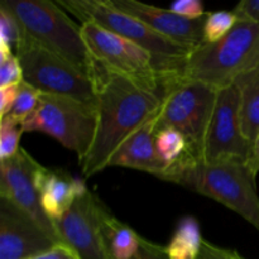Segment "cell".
I'll use <instances>...</instances> for the list:
<instances>
[{"label":"cell","instance_id":"obj_22","mask_svg":"<svg viewBox=\"0 0 259 259\" xmlns=\"http://www.w3.org/2000/svg\"><path fill=\"white\" fill-rule=\"evenodd\" d=\"M237 17L233 12L207 13L204 25V43H214L223 39L237 23Z\"/></svg>","mask_w":259,"mask_h":259},{"label":"cell","instance_id":"obj_24","mask_svg":"<svg viewBox=\"0 0 259 259\" xmlns=\"http://www.w3.org/2000/svg\"><path fill=\"white\" fill-rule=\"evenodd\" d=\"M22 35L23 29L17 18L9 12L7 7L0 4V42L7 43L12 50H17Z\"/></svg>","mask_w":259,"mask_h":259},{"label":"cell","instance_id":"obj_17","mask_svg":"<svg viewBox=\"0 0 259 259\" xmlns=\"http://www.w3.org/2000/svg\"><path fill=\"white\" fill-rule=\"evenodd\" d=\"M233 83L239 93V116L243 134L253 146L259 133V65L239 73Z\"/></svg>","mask_w":259,"mask_h":259},{"label":"cell","instance_id":"obj_30","mask_svg":"<svg viewBox=\"0 0 259 259\" xmlns=\"http://www.w3.org/2000/svg\"><path fill=\"white\" fill-rule=\"evenodd\" d=\"M29 259H78V257L65 244H56L47 252L40 253Z\"/></svg>","mask_w":259,"mask_h":259},{"label":"cell","instance_id":"obj_13","mask_svg":"<svg viewBox=\"0 0 259 259\" xmlns=\"http://www.w3.org/2000/svg\"><path fill=\"white\" fill-rule=\"evenodd\" d=\"M60 244L12 202L0 199V259H29Z\"/></svg>","mask_w":259,"mask_h":259},{"label":"cell","instance_id":"obj_2","mask_svg":"<svg viewBox=\"0 0 259 259\" xmlns=\"http://www.w3.org/2000/svg\"><path fill=\"white\" fill-rule=\"evenodd\" d=\"M255 175L247 164H175L159 179L215 200L247 220L259 232V195Z\"/></svg>","mask_w":259,"mask_h":259},{"label":"cell","instance_id":"obj_10","mask_svg":"<svg viewBox=\"0 0 259 259\" xmlns=\"http://www.w3.org/2000/svg\"><path fill=\"white\" fill-rule=\"evenodd\" d=\"M252 144L243 134L239 93L234 83L218 89L217 104L202 147L201 162L207 164H247Z\"/></svg>","mask_w":259,"mask_h":259},{"label":"cell","instance_id":"obj_5","mask_svg":"<svg viewBox=\"0 0 259 259\" xmlns=\"http://www.w3.org/2000/svg\"><path fill=\"white\" fill-rule=\"evenodd\" d=\"M259 65V24L237 20L223 39L202 43L187 56L176 78L197 81L215 89L233 83L239 73Z\"/></svg>","mask_w":259,"mask_h":259},{"label":"cell","instance_id":"obj_11","mask_svg":"<svg viewBox=\"0 0 259 259\" xmlns=\"http://www.w3.org/2000/svg\"><path fill=\"white\" fill-rule=\"evenodd\" d=\"M108 210L98 195L90 190L83 192L66 214L53 220L61 244L70 248L78 259H111L103 234Z\"/></svg>","mask_w":259,"mask_h":259},{"label":"cell","instance_id":"obj_7","mask_svg":"<svg viewBox=\"0 0 259 259\" xmlns=\"http://www.w3.org/2000/svg\"><path fill=\"white\" fill-rule=\"evenodd\" d=\"M23 71V81L42 94L66 96L96 105V89L93 77L50 52L23 32L15 50Z\"/></svg>","mask_w":259,"mask_h":259},{"label":"cell","instance_id":"obj_20","mask_svg":"<svg viewBox=\"0 0 259 259\" xmlns=\"http://www.w3.org/2000/svg\"><path fill=\"white\" fill-rule=\"evenodd\" d=\"M156 148L167 169L187 159L186 139L174 128H162L157 131Z\"/></svg>","mask_w":259,"mask_h":259},{"label":"cell","instance_id":"obj_28","mask_svg":"<svg viewBox=\"0 0 259 259\" xmlns=\"http://www.w3.org/2000/svg\"><path fill=\"white\" fill-rule=\"evenodd\" d=\"M233 13L238 20L259 24V0H243L238 3Z\"/></svg>","mask_w":259,"mask_h":259},{"label":"cell","instance_id":"obj_12","mask_svg":"<svg viewBox=\"0 0 259 259\" xmlns=\"http://www.w3.org/2000/svg\"><path fill=\"white\" fill-rule=\"evenodd\" d=\"M40 167L24 148H20L12 158L0 161V199L12 202L60 243L53 222L40 205L37 186V175Z\"/></svg>","mask_w":259,"mask_h":259},{"label":"cell","instance_id":"obj_32","mask_svg":"<svg viewBox=\"0 0 259 259\" xmlns=\"http://www.w3.org/2000/svg\"><path fill=\"white\" fill-rule=\"evenodd\" d=\"M247 166L249 167V169L255 175V176L259 174V133L257 138H255L254 143H253L252 153H250L249 161H248Z\"/></svg>","mask_w":259,"mask_h":259},{"label":"cell","instance_id":"obj_25","mask_svg":"<svg viewBox=\"0 0 259 259\" xmlns=\"http://www.w3.org/2000/svg\"><path fill=\"white\" fill-rule=\"evenodd\" d=\"M23 82V71L17 55L13 53L0 61V88Z\"/></svg>","mask_w":259,"mask_h":259},{"label":"cell","instance_id":"obj_31","mask_svg":"<svg viewBox=\"0 0 259 259\" xmlns=\"http://www.w3.org/2000/svg\"><path fill=\"white\" fill-rule=\"evenodd\" d=\"M199 259H229V254H228V249L204 240Z\"/></svg>","mask_w":259,"mask_h":259},{"label":"cell","instance_id":"obj_18","mask_svg":"<svg viewBox=\"0 0 259 259\" xmlns=\"http://www.w3.org/2000/svg\"><path fill=\"white\" fill-rule=\"evenodd\" d=\"M103 234L111 259H133L139 250L141 235L108 210L104 217Z\"/></svg>","mask_w":259,"mask_h":259},{"label":"cell","instance_id":"obj_27","mask_svg":"<svg viewBox=\"0 0 259 259\" xmlns=\"http://www.w3.org/2000/svg\"><path fill=\"white\" fill-rule=\"evenodd\" d=\"M133 259H171L167 254V249L163 245L151 242L141 235L139 250Z\"/></svg>","mask_w":259,"mask_h":259},{"label":"cell","instance_id":"obj_9","mask_svg":"<svg viewBox=\"0 0 259 259\" xmlns=\"http://www.w3.org/2000/svg\"><path fill=\"white\" fill-rule=\"evenodd\" d=\"M81 33L94 61L162 95L163 76L149 51L93 22L82 23Z\"/></svg>","mask_w":259,"mask_h":259},{"label":"cell","instance_id":"obj_4","mask_svg":"<svg viewBox=\"0 0 259 259\" xmlns=\"http://www.w3.org/2000/svg\"><path fill=\"white\" fill-rule=\"evenodd\" d=\"M17 18L23 32L62 60L93 77L95 61L77 27L57 2L50 0H3Z\"/></svg>","mask_w":259,"mask_h":259},{"label":"cell","instance_id":"obj_29","mask_svg":"<svg viewBox=\"0 0 259 259\" xmlns=\"http://www.w3.org/2000/svg\"><path fill=\"white\" fill-rule=\"evenodd\" d=\"M19 85H10L0 88V115H8L9 110L14 104L15 98L18 94Z\"/></svg>","mask_w":259,"mask_h":259},{"label":"cell","instance_id":"obj_33","mask_svg":"<svg viewBox=\"0 0 259 259\" xmlns=\"http://www.w3.org/2000/svg\"><path fill=\"white\" fill-rule=\"evenodd\" d=\"M228 254H229V259H245V258H243L239 253L235 252V250L228 249Z\"/></svg>","mask_w":259,"mask_h":259},{"label":"cell","instance_id":"obj_21","mask_svg":"<svg viewBox=\"0 0 259 259\" xmlns=\"http://www.w3.org/2000/svg\"><path fill=\"white\" fill-rule=\"evenodd\" d=\"M24 133L23 123L18 119L5 115L0 119V161L12 158L22 147L19 141Z\"/></svg>","mask_w":259,"mask_h":259},{"label":"cell","instance_id":"obj_15","mask_svg":"<svg viewBox=\"0 0 259 259\" xmlns=\"http://www.w3.org/2000/svg\"><path fill=\"white\" fill-rule=\"evenodd\" d=\"M158 115L159 110L126 138L111 157L109 167L137 169L154 175L158 179L166 172V164L161 161L156 148Z\"/></svg>","mask_w":259,"mask_h":259},{"label":"cell","instance_id":"obj_16","mask_svg":"<svg viewBox=\"0 0 259 259\" xmlns=\"http://www.w3.org/2000/svg\"><path fill=\"white\" fill-rule=\"evenodd\" d=\"M37 186L43 211L52 222L66 214L76 199L89 190L81 179L43 166L37 175Z\"/></svg>","mask_w":259,"mask_h":259},{"label":"cell","instance_id":"obj_26","mask_svg":"<svg viewBox=\"0 0 259 259\" xmlns=\"http://www.w3.org/2000/svg\"><path fill=\"white\" fill-rule=\"evenodd\" d=\"M169 10L187 19H201L207 15L200 0H179L169 5Z\"/></svg>","mask_w":259,"mask_h":259},{"label":"cell","instance_id":"obj_3","mask_svg":"<svg viewBox=\"0 0 259 259\" xmlns=\"http://www.w3.org/2000/svg\"><path fill=\"white\" fill-rule=\"evenodd\" d=\"M57 4L82 23H95L149 51L164 82L179 77L187 56L194 51V47L162 37L138 18L116 9L110 0H58Z\"/></svg>","mask_w":259,"mask_h":259},{"label":"cell","instance_id":"obj_6","mask_svg":"<svg viewBox=\"0 0 259 259\" xmlns=\"http://www.w3.org/2000/svg\"><path fill=\"white\" fill-rule=\"evenodd\" d=\"M217 95L218 89L197 81L169 78L164 82L157 131L174 128L186 139L187 159L177 164L201 162Z\"/></svg>","mask_w":259,"mask_h":259},{"label":"cell","instance_id":"obj_23","mask_svg":"<svg viewBox=\"0 0 259 259\" xmlns=\"http://www.w3.org/2000/svg\"><path fill=\"white\" fill-rule=\"evenodd\" d=\"M40 94H42L40 91L25 83L24 81L20 82L19 88H18L17 98H15L14 104H13L8 115L24 123L25 119L37 109L38 104H39Z\"/></svg>","mask_w":259,"mask_h":259},{"label":"cell","instance_id":"obj_8","mask_svg":"<svg viewBox=\"0 0 259 259\" xmlns=\"http://www.w3.org/2000/svg\"><path fill=\"white\" fill-rule=\"evenodd\" d=\"M24 132H39L77 154H88L96 131V105L66 96L40 94L37 109L23 123Z\"/></svg>","mask_w":259,"mask_h":259},{"label":"cell","instance_id":"obj_1","mask_svg":"<svg viewBox=\"0 0 259 259\" xmlns=\"http://www.w3.org/2000/svg\"><path fill=\"white\" fill-rule=\"evenodd\" d=\"M96 131L88 154L81 159L85 177L109 167L116 149L147 120L158 113L162 95L113 72L95 61Z\"/></svg>","mask_w":259,"mask_h":259},{"label":"cell","instance_id":"obj_14","mask_svg":"<svg viewBox=\"0 0 259 259\" xmlns=\"http://www.w3.org/2000/svg\"><path fill=\"white\" fill-rule=\"evenodd\" d=\"M110 3L116 9L138 18L167 39L194 48L204 43L206 17L201 19H187L169 9H162L138 0H110Z\"/></svg>","mask_w":259,"mask_h":259},{"label":"cell","instance_id":"obj_19","mask_svg":"<svg viewBox=\"0 0 259 259\" xmlns=\"http://www.w3.org/2000/svg\"><path fill=\"white\" fill-rule=\"evenodd\" d=\"M204 240L197 219L187 215L180 219L166 247L167 254L171 259H199Z\"/></svg>","mask_w":259,"mask_h":259}]
</instances>
